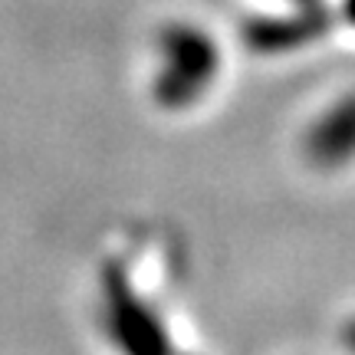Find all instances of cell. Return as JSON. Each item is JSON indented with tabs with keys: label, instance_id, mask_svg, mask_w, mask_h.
I'll return each mask as SVG.
<instances>
[{
	"label": "cell",
	"instance_id": "8992f818",
	"mask_svg": "<svg viewBox=\"0 0 355 355\" xmlns=\"http://www.w3.org/2000/svg\"><path fill=\"white\" fill-rule=\"evenodd\" d=\"M296 3H306V7H309V3H313V0H296Z\"/></svg>",
	"mask_w": 355,
	"mask_h": 355
},
{
	"label": "cell",
	"instance_id": "7a4b0ae2",
	"mask_svg": "<svg viewBox=\"0 0 355 355\" xmlns=\"http://www.w3.org/2000/svg\"><path fill=\"white\" fill-rule=\"evenodd\" d=\"M306 152L322 168L345 165L355 158V96L339 99L332 109L319 115L309 135H306Z\"/></svg>",
	"mask_w": 355,
	"mask_h": 355
},
{
	"label": "cell",
	"instance_id": "6da1fadb",
	"mask_svg": "<svg viewBox=\"0 0 355 355\" xmlns=\"http://www.w3.org/2000/svg\"><path fill=\"white\" fill-rule=\"evenodd\" d=\"M162 73L155 79V96L168 109H181L214 83L217 46L198 26H168L162 33Z\"/></svg>",
	"mask_w": 355,
	"mask_h": 355
},
{
	"label": "cell",
	"instance_id": "3957f363",
	"mask_svg": "<svg viewBox=\"0 0 355 355\" xmlns=\"http://www.w3.org/2000/svg\"><path fill=\"white\" fill-rule=\"evenodd\" d=\"M319 30V17H313V10L293 13L286 24H273V20H257L250 24L247 37H250V46L263 53H279V50H296L300 43H309Z\"/></svg>",
	"mask_w": 355,
	"mask_h": 355
},
{
	"label": "cell",
	"instance_id": "5b68a950",
	"mask_svg": "<svg viewBox=\"0 0 355 355\" xmlns=\"http://www.w3.org/2000/svg\"><path fill=\"white\" fill-rule=\"evenodd\" d=\"M349 343H352V345H355V326H352V332H349Z\"/></svg>",
	"mask_w": 355,
	"mask_h": 355
},
{
	"label": "cell",
	"instance_id": "277c9868",
	"mask_svg": "<svg viewBox=\"0 0 355 355\" xmlns=\"http://www.w3.org/2000/svg\"><path fill=\"white\" fill-rule=\"evenodd\" d=\"M345 17H349V24H355V0H345Z\"/></svg>",
	"mask_w": 355,
	"mask_h": 355
}]
</instances>
